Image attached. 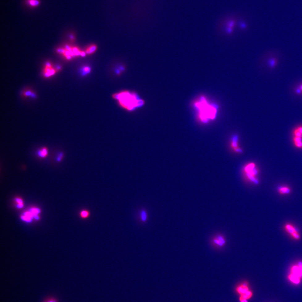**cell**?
<instances>
[{
	"instance_id": "1",
	"label": "cell",
	"mask_w": 302,
	"mask_h": 302,
	"mask_svg": "<svg viewBox=\"0 0 302 302\" xmlns=\"http://www.w3.org/2000/svg\"><path fill=\"white\" fill-rule=\"evenodd\" d=\"M113 97L119 100L122 107L128 111H132L136 107H141L144 103L143 101L138 99L136 95L128 92H123L115 94Z\"/></svg>"
},
{
	"instance_id": "2",
	"label": "cell",
	"mask_w": 302,
	"mask_h": 302,
	"mask_svg": "<svg viewBox=\"0 0 302 302\" xmlns=\"http://www.w3.org/2000/svg\"><path fill=\"white\" fill-rule=\"evenodd\" d=\"M195 106L199 111V116L201 120L205 121L208 119L215 118L216 113L215 107L208 103L204 98H201L195 103Z\"/></svg>"
},
{
	"instance_id": "3",
	"label": "cell",
	"mask_w": 302,
	"mask_h": 302,
	"mask_svg": "<svg viewBox=\"0 0 302 302\" xmlns=\"http://www.w3.org/2000/svg\"><path fill=\"white\" fill-rule=\"evenodd\" d=\"M225 236L221 234H217L212 237L211 240L212 245L215 249H222L226 244Z\"/></svg>"
},
{
	"instance_id": "4",
	"label": "cell",
	"mask_w": 302,
	"mask_h": 302,
	"mask_svg": "<svg viewBox=\"0 0 302 302\" xmlns=\"http://www.w3.org/2000/svg\"><path fill=\"white\" fill-rule=\"evenodd\" d=\"M291 274L301 278L302 277V262H298L293 266L291 269Z\"/></svg>"
},
{
	"instance_id": "5",
	"label": "cell",
	"mask_w": 302,
	"mask_h": 302,
	"mask_svg": "<svg viewBox=\"0 0 302 302\" xmlns=\"http://www.w3.org/2000/svg\"><path fill=\"white\" fill-rule=\"evenodd\" d=\"M56 71L52 68L51 64L49 62L46 63L44 69V75L45 77H48L53 75L56 73Z\"/></svg>"
},
{
	"instance_id": "6",
	"label": "cell",
	"mask_w": 302,
	"mask_h": 302,
	"mask_svg": "<svg viewBox=\"0 0 302 302\" xmlns=\"http://www.w3.org/2000/svg\"><path fill=\"white\" fill-rule=\"evenodd\" d=\"M248 283L247 282H244L242 284H240L236 288V292L240 295L244 294L245 292L249 291V288L248 287Z\"/></svg>"
},
{
	"instance_id": "7",
	"label": "cell",
	"mask_w": 302,
	"mask_h": 302,
	"mask_svg": "<svg viewBox=\"0 0 302 302\" xmlns=\"http://www.w3.org/2000/svg\"><path fill=\"white\" fill-rule=\"evenodd\" d=\"M284 229L286 232L291 236H292L295 233L298 232L296 227L290 223L285 224L284 226Z\"/></svg>"
},
{
	"instance_id": "8",
	"label": "cell",
	"mask_w": 302,
	"mask_h": 302,
	"mask_svg": "<svg viewBox=\"0 0 302 302\" xmlns=\"http://www.w3.org/2000/svg\"><path fill=\"white\" fill-rule=\"evenodd\" d=\"M24 3L27 6L31 8H36L40 5V0H24Z\"/></svg>"
},
{
	"instance_id": "9",
	"label": "cell",
	"mask_w": 302,
	"mask_h": 302,
	"mask_svg": "<svg viewBox=\"0 0 302 302\" xmlns=\"http://www.w3.org/2000/svg\"><path fill=\"white\" fill-rule=\"evenodd\" d=\"M48 150L46 147H43L38 150L37 152V155L39 157L41 158H44L48 156Z\"/></svg>"
},
{
	"instance_id": "10",
	"label": "cell",
	"mask_w": 302,
	"mask_h": 302,
	"mask_svg": "<svg viewBox=\"0 0 302 302\" xmlns=\"http://www.w3.org/2000/svg\"><path fill=\"white\" fill-rule=\"evenodd\" d=\"M278 192L282 195H285V194H288L291 192V189L289 187L286 186H282L279 187Z\"/></svg>"
},
{
	"instance_id": "11",
	"label": "cell",
	"mask_w": 302,
	"mask_h": 302,
	"mask_svg": "<svg viewBox=\"0 0 302 302\" xmlns=\"http://www.w3.org/2000/svg\"><path fill=\"white\" fill-rule=\"evenodd\" d=\"M97 49V46L95 44H91L89 47H88L86 49V53L87 54H92L94 53Z\"/></svg>"
},
{
	"instance_id": "12",
	"label": "cell",
	"mask_w": 302,
	"mask_h": 302,
	"mask_svg": "<svg viewBox=\"0 0 302 302\" xmlns=\"http://www.w3.org/2000/svg\"><path fill=\"white\" fill-rule=\"evenodd\" d=\"M252 296V292L249 290L248 292L244 293V294L240 296L239 299H244L247 300L251 298Z\"/></svg>"
},
{
	"instance_id": "13",
	"label": "cell",
	"mask_w": 302,
	"mask_h": 302,
	"mask_svg": "<svg viewBox=\"0 0 302 302\" xmlns=\"http://www.w3.org/2000/svg\"><path fill=\"white\" fill-rule=\"evenodd\" d=\"M289 279L291 282L295 284H298L300 282V278L291 274L289 276Z\"/></svg>"
},
{
	"instance_id": "14",
	"label": "cell",
	"mask_w": 302,
	"mask_h": 302,
	"mask_svg": "<svg viewBox=\"0 0 302 302\" xmlns=\"http://www.w3.org/2000/svg\"><path fill=\"white\" fill-rule=\"evenodd\" d=\"M277 63V59L276 58H273L269 60V62H268V64H269V66L271 68H275L276 66Z\"/></svg>"
},
{
	"instance_id": "15",
	"label": "cell",
	"mask_w": 302,
	"mask_h": 302,
	"mask_svg": "<svg viewBox=\"0 0 302 302\" xmlns=\"http://www.w3.org/2000/svg\"><path fill=\"white\" fill-rule=\"evenodd\" d=\"M90 71L91 68L90 67L87 66H85L82 69L81 73L82 75L85 76L90 72Z\"/></svg>"
},
{
	"instance_id": "16",
	"label": "cell",
	"mask_w": 302,
	"mask_h": 302,
	"mask_svg": "<svg viewBox=\"0 0 302 302\" xmlns=\"http://www.w3.org/2000/svg\"><path fill=\"white\" fill-rule=\"evenodd\" d=\"M140 216H141V219L142 222H145L147 221V214L145 211H141V213H140Z\"/></svg>"
},
{
	"instance_id": "17",
	"label": "cell",
	"mask_w": 302,
	"mask_h": 302,
	"mask_svg": "<svg viewBox=\"0 0 302 302\" xmlns=\"http://www.w3.org/2000/svg\"><path fill=\"white\" fill-rule=\"evenodd\" d=\"M24 94V95L26 97L31 96L33 98H35L36 97V95L34 93H32L30 91H26Z\"/></svg>"
},
{
	"instance_id": "18",
	"label": "cell",
	"mask_w": 302,
	"mask_h": 302,
	"mask_svg": "<svg viewBox=\"0 0 302 302\" xmlns=\"http://www.w3.org/2000/svg\"><path fill=\"white\" fill-rule=\"evenodd\" d=\"M293 134L294 135H295V136L302 138V135L301 133L299 132V131L298 130V129H297V128H296V129L294 130Z\"/></svg>"
},
{
	"instance_id": "19",
	"label": "cell",
	"mask_w": 302,
	"mask_h": 302,
	"mask_svg": "<svg viewBox=\"0 0 302 302\" xmlns=\"http://www.w3.org/2000/svg\"><path fill=\"white\" fill-rule=\"evenodd\" d=\"M63 157H64V154L62 153H59L58 156L57 157V161H58V162H60L62 160Z\"/></svg>"
},
{
	"instance_id": "20",
	"label": "cell",
	"mask_w": 302,
	"mask_h": 302,
	"mask_svg": "<svg viewBox=\"0 0 302 302\" xmlns=\"http://www.w3.org/2000/svg\"><path fill=\"white\" fill-rule=\"evenodd\" d=\"M296 147L298 148L302 149V141L294 142Z\"/></svg>"
},
{
	"instance_id": "21",
	"label": "cell",
	"mask_w": 302,
	"mask_h": 302,
	"mask_svg": "<svg viewBox=\"0 0 302 302\" xmlns=\"http://www.w3.org/2000/svg\"><path fill=\"white\" fill-rule=\"evenodd\" d=\"M40 211L37 209H31L30 210V212L33 215H37V214Z\"/></svg>"
},
{
	"instance_id": "22",
	"label": "cell",
	"mask_w": 302,
	"mask_h": 302,
	"mask_svg": "<svg viewBox=\"0 0 302 302\" xmlns=\"http://www.w3.org/2000/svg\"><path fill=\"white\" fill-rule=\"evenodd\" d=\"M89 213L88 212L86 211H83L82 212L81 216L83 218H86L89 216Z\"/></svg>"
},
{
	"instance_id": "23",
	"label": "cell",
	"mask_w": 302,
	"mask_h": 302,
	"mask_svg": "<svg viewBox=\"0 0 302 302\" xmlns=\"http://www.w3.org/2000/svg\"><path fill=\"white\" fill-rule=\"evenodd\" d=\"M44 302H58V301H57V300L54 299V298H49V299L45 300Z\"/></svg>"
},
{
	"instance_id": "24",
	"label": "cell",
	"mask_w": 302,
	"mask_h": 302,
	"mask_svg": "<svg viewBox=\"0 0 302 302\" xmlns=\"http://www.w3.org/2000/svg\"><path fill=\"white\" fill-rule=\"evenodd\" d=\"M297 128L298 129V130L299 131V132L301 133L302 135V126H298Z\"/></svg>"
},
{
	"instance_id": "25",
	"label": "cell",
	"mask_w": 302,
	"mask_h": 302,
	"mask_svg": "<svg viewBox=\"0 0 302 302\" xmlns=\"http://www.w3.org/2000/svg\"><path fill=\"white\" fill-rule=\"evenodd\" d=\"M16 201H17L19 203H22V200H21V199H16Z\"/></svg>"
},
{
	"instance_id": "26",
	"label": "cell",
	"mask_w": 302,
	"mask_h": 302,
	"mask_svg": "<svg viewBox=\"0 0 302 302\" xmlns=\"http://www.w3.org/2000/svg\"><path fill=\"white\" fill-rule=\"evenodd\" d=\"M69 37L70 38H71V39L73 40L74 39V36H73V34L70 35Z\"/></svg>"
},
{
	"instance_id": "27",
	"label": "cell",
	"mask_w": 302,
	"mask_h": 302,
	"mask_svg": "<svg viewBox=\"0 0 302 302\" xmlns=\"http://www.w3.org/2000/svg\"><path fill=\"white\" fill-rule=\"evenodd\" d=\"M240 302H248L247 300H246L244 299H239Z\"/></svg>"
},
{
	"instance_id": "28",
	"label": "cell",
	"mask_w": 302,
	"mask_h": 302,
	"mask_svg": "<svg viewBox=\"0 0 302 302\" xmlns=\"http://www.w3.org/2000/svg\"><path fill=\"white\" fill-rule=\"evenodd\" d=\"M18 207V208H22V207H23V205H22V203H19Z\"/></svg>"
},
{
	"instance_id": "29",
	"label": "cell",
	"mask_w": 302,
	"mask_h": 302,
	"mask_svg": "<svg viewBox=\"0 0 302 302\" xmlns=\"http://www.w3.org/2000/svg\"><path fill=\"white\" fill-rule=\"evenodd\" d=\"M299 88H300V89L301 90V91L302 92V85H300V87Z\"/></svg>"
}]
</instances>
